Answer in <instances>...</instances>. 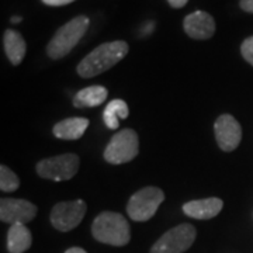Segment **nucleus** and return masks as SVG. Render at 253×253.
<instances>
[{
	"instance_id": "f257e3e1",
	"label": "nucleus",
	"mask_w": 253,
	"mask_h": 253,
	"mask_svg": "<svg viewBox=\"0 0 253 253\" xmlns=\"http://www.w3.org/2000/svg\"><path fill=\"white\" fill-rule=\"evenodd\" d=\"M128 49L129 46L126 41H113L101 44L96 49H93L87 56H84L78 65L79 76L89 79L109 71L114 65L124 59V56L128 54Z\"/></svg>"
},
{
	"instance_id": "f03ea898",
	"label": "nucleus",
	"mask_w": 253,
	"mask_h": 253,
	"mask_svg": "<svg viewBox=\"0 0 253 253\" xmlns=\"http://www.w3.org/2000/svg\"><path fill=\"white\" fill-rule=\"evenodd\" d=\"M91 234L96 241L111 246H126L131 239V231L126 219L118 212H101L93 221Z\"/></svg>"
},
{
	"instance_id": "7ed1b4c3",
	"label": "nucleus",
	"mask_w": 253,
	"mask_h": 253,
	"mask_svg": "<svg viewBox=\"0 0 253 253\" xmlns=\"http://www.w3.org/2000/svg\"><path fill=\"white\" fill-rule=\"evenodd\" d=\"M89 23L90 21L86 16H78L62 26L46 45L48 56L51 59H61L66 56L84 36L89 28Z\"/></svg>"
},
{
	"instance_id": "20e7f679",
	"label": "nucleus",
	"mask_w": 253,
	"mask_h": 253,
	"mask_svg": "<svg viewBox=\"0 0 253 253\" xmlns=\"http://www.w3.org/2000/svg\"><path fill=\"white\" fill-rule=\"evenodd\" d=\"M139 154V139L134 129H121L104 149V159L111 165L131 162Z\"/></svg>"
},
{
	"instance_id": "39448f33",
	"label": "nucleus",
	"mask_w": 253,
	"mask_h": 253,
	"mask_svg": "<svg viewBox=\"0 0 253 253\" xmlns=\"http://www.w3.org/2000/svg\"><path fill=\"white\" fill-rule=\"evenodd\" d=\"M165 200V194L158 187H145L136 191L126 204V212L131 219L144 222L154 217L159 206Z\"/></svg>"
},
{
	"instance_id": "423d86ee",
	"label": "nucleus",
	"mask_w": 253,
	"mask_h": 253,
	"mask_svg": "<svg viewBox=\"0 0 253 253\" xmlns=\"http://www.w3.org/2000/svg\"><path fill=\"white\" fill-rule=\"evenodd\" d=\"M79 156L75 154H63L46 158L37 163V173L40 177L52 181H63L72 179L79 170Z\"/></svg>"
},
{
	"instance_id": "0eeeda50",
	"label": "nucleus",
	"mask_w": 253,
	"mask_h": 253,
	"mask_svg": "<svg viewBox=\"0 0 253 253\" xmlns=\"http://www.w3.org/2000/svg\"><path fill=\"white\" fill-rule=\"evenodd\" d=\"M196 228L191 224H181L163 234L152 246L151 253H183L196 239Z\"/></svg>"
},
{
	"instance_id": "6e6552de",
	"label": "nucleus",
	"mask_w": 253,
	"mask_h": 253,
	"mask_svg": "<svg viewBox=\"0 0 253 253\" xmlns=\"http://www.w3.org/2000/svg\"><path fill=\"white\" fill-rule=\"evenodd\" d=\"M86 203L83 200L58 203L51 211V224L58 231L68 232L81 224L86 214Z\"/></svg>"
},
{
	"instance_id": "1a4fd4ad",
	"label": "nucleus",
	"mask_w": 253,
	"mask_h": 253,
	"mask_svg": "<svg viewBox=\"0 0 253 253\" xmlns=\"http://www.w3.org/2000/svg\"><path fill=\"white\" fill-rule=\"evenodd\" d=\"M37 215V207L27 200L1 199L0 201V219L6 224L26 225Z\"/></svg>"
},
{
	"instance_id": "9d476101",
	"label": "nucleus",
	"mask_w": 253,
	"mask_h": 253,
	"mask_svg": "<svg viewBox=\"0 0 253 253\" xmlns=\"http://www.w3.org/2000/svg\"><path fill=\"white\" fill-rule=\"evenodd\" d=\"M214 132L218 146L225 152L235 151L238 145L241 144L242 128L231 114H222L217 118L214 124Z\"/></svg>"
},
{
	"instance_id": "9b49d317",
	"label": "nucleus",
	"mask_w": 253,
	"mask_h": 253,
	"mask_svg": "<svg viewBox=\"0 0 253 253\" xmlns=\"http://www.w3.org/2000/svg\"><path fill=\"white\" fill-rule=\"evenodd\" d=\"M186 34L193 40H208L215 33V21L211 14L197 10L190 13L183 21Z\"/></svg>"
},
{
	"instance_id": "f8f14e48",
	"label": "nucleus",
	"mask_w": 253,
	"mask_h": 253,
	"mask_svg": "<svg viewBox=\"0 0 253 253\" xmlns=\"http://www.w3.org/2000/svg\"><path fill=\"white\" fill-rule=\"evenodd\" d=\"M224 207L222 200L217 197H210L204 200H193L183 206L186 215L196 219H211L217 217Z\"/></svg>"
},
{
	"instance_id": "ddd939ff",
	"label": "nucleus",
	"mask_w": 253,
	"mask_h": 253,
	"mask_svg": "<svg viewBox=\"0 0 253 253\" xmlns=\"http://www.w3.org/2000/svg\"><path fill=\"white\" fill-rule=\"evenodd\" d=\"M89 126V120L83 117H72L66 118L59 121L58 124H55L52 128V132L56 138L59 139H68V141H73V139H79L84 131Z\"/></svg>"
},
{
	"instance_id": "4468645a",
	"label": "nucleus",
	"mask_w": 253,
	"mask_h": 253,
	"mask_svg": "<svg viewBox=\"0 0 253 253\" xmlns=\"http://www.w3.org/2000/svg\"><path fill=\"white\" fill-rule=\"evenodd\" d=\"M3 44H4V52L7 55L10 62L13 65H20L27 51L26 41L21 34L14 30H6L3 36Z\"/></svg>"
},
{
	"instance_id": "2eb2a0df",
	"label": "nucleus",
	"mask_w": 253,
	"mask_h": 253,
	"mask_svg": "<svg viewBox=\"0 0 253 253\" xmlns=\"http://www.w3.org/2000/svg\"><path fill=\"white\" fill-rule=\"evenodd\" d=\"M109 96V91L103 86H89L79 90L73 97V106L78 109L96 107L104 103Z\"/></svg>"
},
{
	"instance_id": "dca6fc26",
	"label": "nucleus",
	"mask_w": 253,
	"mask_h": 253,
	"mask_svg": "<svg viewBox=\"0 0 253 253\" xmlns=\"http://www.w3.org/2000/svg\"><path fill=\"white\" fill-rule=\"evenodd\" d=\"M33 238L27 226L14 224L10 226L7 234V249L10 253H24L31 246Z\"/></svg>"
},
{
	"instance_id": "f3484780",
	"label": "nucleus",
	"mask_w": 253,
	"mask_h": 253,
	"mask_svg": "<svg viewBox=\"0 0 253 253\" xmlns=\"http://www.w3.org/2000/svg\"><path fill=\"white\" fill-rule=\"evenodd\" d=\"M128 114H129V110H128V106L124 100H111L104 110L103 120H104V124L107 126V128L118 129L120 121L126 120Z\"/></svg>"
},
{
	"instance_id": "a211bd4d",
	"label": "nucleus",
	"mask_w": 253,
	"mask_h": 253,
	"mask_svg": "<svg viewBox=\"0 0 253 253\" xmlns=\"http://www.w3.org/2000/svg\"><path fill=\"white\" fill-rule=\"evenodd\" d=\"M20 187V179L17 177V174L10 170L7 166L1 165L0 166V190L4 193L9 191H14Z\"/></svg>"
},
{
	"instance_id": "6ab92c4d",
	"label": "nucleus",
	"mask_w": 253,
	"mask_h": 253,
	"mask_svg": "<svg viewBox=\"0 0 253 253\" xmlns=\"http://www.w3.org/2000/svg\"><path fill=\"white\" fill-rule=\"evenodd\" d=\"M241 54L245 58V61L251 63L253 66V36L248 37L241 45Z\"/></svg>"
},
{
	"instance_id": "aec40b11",
	"label": "nucleus",
	"mask_w": 253,
	"mask_h": 253,
	"mask_svg": "<svg viewBox=\"0 0 253 253\" xmlns=\"http://www.w3.org/2000/svg\"><path fill=\"white\" fill-rule=\"evenodd\" d=\"M72 1L75 0H42V3H45L46 6H65Z\"/></svg>"
},
{
	"instance_id": "412c9836",
	"label": "nucleus",
	"mask_w": 253,
	"mask_h": 253,
	"mask_svg": "<svg viewBox=\"0 0 253 253\" xmlns=\"http://www.w3.org/2000/svg\"><path fill=\"white\" fill-rule=\"evenodd\" d=\"M239 6L246 13H253V0H241Z\"/></svg>"
},
{
	"instance_id": "4be33fe9",
	"label": "nucleus",
	"mask_w": 253,
	"mask_h": 253,
	"mask_svg": "<svg viewBox=\"0 0 253 253\" xmlns=\"http://www.w3.org/2000/svg\"><path fill=\"white\" fill-rule=\"evenodd\" d=\"M168 1H169V4H170L172 7H174V9H180V7L187 4L189 0H168Z\"/></svg>"
},
{
	"instance_id": "5701e85b",
	"label": "nucleus",
	"mask_w": 253,
	"mask_h": 253,
	"mask_svg": "<svg viewBox=\"0 0 253 253\" xmlns=\"http://www.w3.org/2000/svg\"><path fill=\"white\" fill-rule=\"evenodd\" d=\"M65 253H87L84 249H82V248H69L68 251Z\"/></svg>"
},
{
	"instance_id": "b1692460",
	"label": "nucleus",
	"mask_w": 253,
	"mask_h": 253,
	"mask_svg": "<svg viewBox=\"0 0 253 253\" xmlns=\"http://www.w3.org/2000/svg\"><path fill=\"white\" fill-rule=\"evenodd\" d=\"M154 23H148V26H146V28L144 30V34H149L151 31H154Z\"/></svg>"
},
{
	"instance_id": "393cba45",
	"label": "nucleus",
	"mask_w": 253,
	"mask_h": 253,
	"mask_svg": "<svg viewBox=\"0 0 253 253\" xmlns=\"http://www.w3.org/2000/svg\"><path fill=\"white\" fill-rule=\"evenodd\" d=\"M10 21H11V23H14V24H17V23L21 21V17H20V16H13V17L10 18Z\"/></svg>"
}]
</instances>
